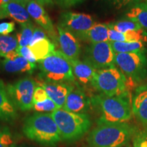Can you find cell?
<instances>
[{
	"label": "cell",
	"mask_w": 147,
	"mask_h": 147,
	"mask_svg": "<svg viewBox=\"0 0 147 147\" xmlns=\"http://www.w3.org/2000/svg\"><path fill=\"white\" fill-rule=\"evenodd\" d=\"M93 105L100 113L99 123H118L131 119L132 107L128 92L115 96L100 94L91 98Z\"/></svg>",
	"instance_id": "1"
},
{
	"label": "cell",
	"mask_w": 147,
	"mask_h": 147,
	"mask_svg": "<svg viewBox=\"0 0 147 147\" xmlns=\"http://www.w3.org/2000/svg\"><path fill=\"white\" fill-rule=\"evenodd\" d=\"M24 135L31 140L47 146H55L60 141L58 127L51 113H38L24 121Z\"/></svg>",
	"instance_id": "2"
},
{
	"label": "cell",
	"mask_w": 147,
	"mask_h": 147,
	"mask_svg": "<svg viewBox=\"0 0 147 147\" xmlns=\"http://www.w3.org/2000/svg\"><path fill=\"white\" fill-rule=\"evenodd\" d=\"M136 128L127 122L99 123L87 137L90 147H123L135 134Z\"/></svg>",
	"instance_id": "3"
},
{
	"label": "cell",
	"mask_w": 147,
	"mask_h": 147,
	"mask_svg": "<svg viewBox=\"0 0 147 147\" xmlns=\"http://www.w3.org/2000/svg\"><path fill=\"white\" fill-rule=\"evenodd\" d=\"M58 127L61 140L75 142L87 134L91 121L87 114L74 113L58 108L51 113Z\"/></svg>",
	"instance_id": "4"
},
{
	"label": "cell",
	"mask_w": 147,
	"mask_h": 147,
	"mask_svg": "<svg viewBox=\"0 0 147 147\" xmlns=\"http://www.w3.org/2000/svg\"><path fill=\"white\" fill-rule=\"evenodd\" d=\"M41 80L53 83H68L75 81L69 59L61 51H54L39 62Z\"/></svg>",
	"instance_id": "5"
},
{
	"label": "cell",
	"mask_w": 147,
	"mask_h": 147,
	"mask_svg": "<svg viewBox=\"0 0 147 147\" xmlns=\"http://www.w3.org/2000/svg\"><path fill=\"white\" fill-rule=\"evenodd\" d=\"M91 86L107 96H115L128 92V80L123 73L115 66L97 69Z\"/></svg>",
	"instance_id": "6"
},
{
	"label": "cell",
	"mask_w": 147,
	"mask_h": 147,
	"mask_svg": "<svg viewBox=\"0 0 147 147\" xmlns=\"http://www.w3.org/2000/svg\"><path fill=\"white\" fill-rule=\"evenodd\" d=\"M115 64L127 80L138 83L147 77L146 52L115 53Z\"/></svg>",
	"instance_id": "7"
},
{
	"label": "cell",
	"mask_w": 147,
	"mask_h": 147,
	"mask_svg": "<svg viewBox=\"0 0 147 147\" xmlns=\"http://www.w3.org/2000/svg\"><path fill=\"white\" fill-rule=\"evenodd\" d=\"M36 82L30 78H24L6 86L8 93L16 108L27 111L34 108V93Z\"/></svg>",
	"instance_id": "8"
},
{
	"label": "cell",
	"mask_w": 147,
	"mask_h": 147,
	"mask_svg": "<svg viewBox=\"0 0 147 147\" xmlns=\"http://www.w3.org/2000/svg\"><path fill=\"white\" fill-rule=\"evenodd\" d=\"M83 58L96 70L115 65V53L109 41L90 44L86 47Z\"/></svg>",
	"instance_id": "9"
},
{
	"label": "cell",
	"mask_w": 147,
	"mask_h": 147,
	"mask_svg": "<svg viewBox=\"0 0 147 147\" xmlns=\"http://www.w3.org/2000/svg\"><path fill=\"white\" fill-rule=\"evenodd\" d=\"M95 23L93 17L89 14L65 12L61 14L59 25L80 40Z\"/></svg>",
	"instance_id": "10"
},
{
	"label": "cell",
	"mask_w": 147,
	"mask_h": 147,
	"mask_svg": "<svg viewBox=\"0 0 147 147\" xmlns=\"http://www.w3.org/2000/svg\"><path fill=\"white\" fill-rule=\"evenodd\" d=\"M26 8L30 17L49 34L53 42H57V36L54 25L44 7L35 0H32L27 3Z\"/></svg>",
	"instance_id": "11"
},
{
	"label": "cell",
	"mask_w": 147,
	"mask_h": 147,
	"mask_svg": "<svg viewBox=\"0 0 147 147\" xmlns=\"http://www.w3.org/2000/svg\"><path fill=\"white\" fill-rule=\"evenodd\" d=\"M58 44L61 51L69 59H78L81 52L78 40L74 35L58 25Z\"/></svg>",
	"instance_id": "12"
},
{
	"label": "cell",
	"mask_w": 147,
	"mask_h": 147,
	"mask_svg": "<svg viewBox=\"0 0 147 147\" xmlns=\"http://www.w3.org/2000/svg\"><path fill=\"white\" fill-rule=\"evenodd\" d=\"M3 58L4 59L1 61V65L7 72L32 73L36 67V65L31 63L26 59L21 56L16 50L9 53Z\"/></svg>",
	"instance_id": "13"
},
{
	"label": "cell",
	"mask_w": 147,
	"mask_h": 147,
	"mask_svg": "<svg viewBox=\"0 0 147 147\" xmlns=\"http://www.w3.org/2000/svg\"><path fill=\"white\" fill-rule=\"evenodd\" d=\"M91 100L80 89H73L66 99L63 109L74 113L85 114L91 107Z\"/></svg>",
	"instance_id": "14"
},
{
	"label": "cell",
	"mask_w": 147,
	"mask_h": 147,
	"mask_svg": "<svg viewBox=\"0 0 147 147\" xmlns=\"http://www.w3.org/2000/svg\"><path fill=\"white\" fill-rule=\"evenodd\" d=\"M132 113L137 120L147 127V84L136 88L132 96Z\"/></svg>",
	"instance_id": "15"
},
{
	"label": "cell",
	"mask_w": 147,
	"mask_h": 147,
	"mask_svg": "<svg viewBox=\"0 0 147 147\" xmlns=\"http://www.w3.org/2000/svg\"><path fill=\"white\" fill-rule=\"evenodd\" d=\"M40 87L47 91L48 96L51 98L58 108H63L67 95L72 91L74 87L67 83H53L40 81L38 82Z\"/></svg>",
	"instance_id": "16"
},
{
	"label": "cell",
	"mask_w": 147,
	"mask_h": 147,
	"mask_svg": "<svg viewBox=\"0 0 147 147\" xmlns=\"http://www.w3.org/2000/svg\"><path fill=\"white\" fill-rule=\"evenodd\" d=\"M7 17L12 18L20 25L32 23L26 7L14 1L0 6V19Z\"/></svg>",
	"instance_id": "17"
},
{
	"label": "cell",
	"mask_w": 147,
	"mask_h": 147,
	"mask_svg": "<svg viewBox=\"0 0 147 147\" xmlns=\"http://www.w3.org/2000/svg\"><path fill=\"white\" fill-rule=\"evenodd\" d=\"M17 117V109L9 96L6 86L0 80V120L12 122Z\"/></svg>",
	"instance_id": "18"
},
{
	"label": "cell",
	"mask_w": 147,
	"mask_h": 147,
	"mask_svg": "<svg viewBox=\"0 0 147 147\" xmlns=\"http://www.w3.org/2000/svg\"><path fill=\"white\" fill-rule=\"evenodd\" d=\"M69 61L72 67L74 76L78 79V81L83 84H91L96 69L84 61L79 59H69Z\"/></svg>",
	"instance_id": "19"
},
{
	"label": "cell",
	"mask_w": 147,
	"mask_h": 147,
	"mask_svg": "<svg viewBox=\"0 0 147 147\" xmlns=\"http://www.w3.org/2000/svg\"><path fill=\"white\" fill-rule=\"evenodd\" d=\"M109 30L108 24L95 23L91 29L82 35L80 40L89 42L90 44L108 42L109 41Z\"/></svg>",
	"instance_id": "20"
},
{
	"label": "cell",
	"mask_w": 147,
	"mask_h": 147,
	"mask_svg": "<svg viewBox=\"0 0 147 147\" xmlns=\"http://www.w3.org/2000/svg\"><path fill=\"white\" fill-rule=\"evenodd\" d=\"M126 16L138 23L147 32V2H140L133 5L127 12Z\"/></svg>",
	"instance_id": "21"
},
{
	"label": "cell",
	"mask_w": 147,
	"mask_h": 147,
	"mask_svg": "<svg viewBox=\"0 0 147 147\" xmlns=\"http://www.w3.org/2000/svg\"><path fill=\"white\" fill-rule=\"evenodd\" d=\"M29 48L34 55L36 61L40 62L55 51V45L49 38H46Z\"/></svg>",
	"instance_id": "22"
},
{
	"label": "cell",
	"mask_w": 147,
	"mask_h": 147,
	"mask_svg": "<svg viewBox=\"0 0 147 147\" xmlns=\"http://www.w3.org/2000/svg\"><path fill=\"white\" fill-rule=\"evenodd\" d=\"M111 45L115 53L146 52L144 43L141 42H113Z\"/></svg>",
	"instance_id": "23"
},
{
	"label": "cell",
	"mask_w": 147,
	"mask_h": 147,
	"mask_svg": "<svg viewBox=\"0 0 147 147\" xmlns=\"http://www.w3.org/2000/svg\"><path fill=\"white\" fill-rule=\"evenodd\" d=\"M18 47L17 37L15 35L3 36L0 34V57H4L9 53L16 51Z\"/></svg>",
	"instance_id": "24"
},
{
	"label": "cell",
	"mask_w": 147,
	"mask_h": 147,
	"mask_svg": "<svg viewBox=\"0 0 147 147\" xmlns=\"http://www.w3.org/2000/svg\"><path fill=\"white\" fill-rule=\"evenodd\" d=\"M35 28L34 24L29 23L21 25V31L16 35L18 39V47H29L34 34Z\"/></svg>",
	"instance_id": "25"
},
{
	"label": "cell",
	"mask_w": 147,
	"mask_h": 147,
	"mask_svg": "<svg viewBox=\"0 0 147 147\" xmlns=\"http://www.w3.org/2000/svg\"><path fill=\"white\" fill-rule=\"evenodd\" d=\"M108 26L110 28L115 29L119 32L123 33V34L128 32L142 29V27L140 26L138 23L128 18L127 19L121 20V21H118L115 22V23L108 24Z\"/></svg>",
	"instance_id": "26"
},
{
	"label": "cell",
	"mask_w": 147,
	"mask_h": 147,
	"mask_svg": "<svg viewBox=\"0 0 147 147\" xmlns=\"http://www.w3.org/2000/svg\"><path fill=\"white\" fill-rule=\"evenodd\" d=\"M34 110H36L38 113H53L55 110L58 109V107L57 106L55 102L51 100V98H48L47 100L42 102L35 103L34 104Z\"/></svg>",
	"instance_id": "27"
},
{
	"label": "cell",
	"mask_w": 147,
	"mask_h": 147,
	"mask_svg": "<svg viewBox=\"0 0 147 147\" xmlns=\"http://www.w3.org/2000/svg\"><path fill=\"white\" fill-rule=\"evenodd\" d=\"M141 1L142 0H107L108 2L117 10H122L129 6L132 7L140 3Z\"/></svg>",
	"instance_id": "28"
},
{
	"label": "cell",
	"mask_w": 147,
	"mask_h": 147,
	"mask_svg": "<svg viewBox=\"0 0 147 147\" xmlns=\"http://www.w3.org/2000/svg\"><path fill=\"white\" fill-rule=\"evenodd\" d=\"M134 147H147V130L136 132L133 138Z\"/></svg>",
	"instance_id": "29"
},
{
	"label": "cell",
	"mask_w": 147,
	"mask_h": 147,
	"mask_svg": "<svg viewBox=\"0 0 147 147\" xmlns=\"http://www.w3.org/2000/svg\"><path fill=\"white\" fill-rule=\"evenodd\" d=\"M16 51L21 56L23 57L24 58L26 59L28 61L30 62L31 63L36 65V60L35 59L34 55L29 47H18L16 49Z\"/></svg>",
	"instance_id": "30"
},
{
	"label": "cell",
	"mask_w": 147,
	"mask_h": 147,
	"mask_svg": "<svg viewBox=\"0 0 147 147\" xmlns=\"http://www.w3.org/2000/svg\"><path fill=\"white\" fill-rule=\"evenodd\" d=\"M48 98H49V96H48L47 91L43 87L39 86V87H37L36 88L34 93V98H33L34 104L35 103L44 102Z\"/></svg>",
	"instance_id": "31"
},
{
	"label": "cell",
	"mask_w": 147,
	"mask_h": 147,
	"mask_svg": "<svg viewBox=\"0 0 147 147\" xmlns=\"http://www.w3.org/2000/svg\"><path fill=\"white\" fill-rule=\"evenodd\" d=\"M46 38H48V37H47V34H46L45 31H44V29L40 28V27H36L29 47L33 46L38 42L45 39Z\"/></svg>",
	"instance_id": "32"
},
{
	"label": "cell",
	"mask_w": 147,
	"mask_h": 147,
	"mask_svg": "<svg viewBox=\"0 0 147 147\" xmlns=\"http://www.w3.org/2000/svg\"><path fill=\"white\" fill-rule=\"evenodd\" d=\"M108 39L109 42H126L125 35L123 33H121L110 28L109 34H108Z\"/></svg>",
	"instance_id": "33"
},
{
	"label": "cell",
	"mask_w": 147,
	"mask_h": 147,
	"mask_svg": "<svg viewBox=\"0 0 147 147\" xmlns=\"http://www.w3.org/2000/svg\"><path fill=\"white\" fill-rule=\"evenodd\" d=\"M12 140L8 128L5 127L4 131L0 137V147H11Z\"/></svg>",
	"instance_id": "34"
},
{
	"label": "cell",
	"mask_w": 147,
	"mask_h": 147,
	"mask_svg": "<svg viewBox=\"0 0 147 147\" xmlns=\"http://www.w3.org/2000/svg\"><path fill=\"white\" fill-rule=\"evenodd\" d=\"M15 29V23L14 22H4L0 23V34L8 36Z\"/></svg>",
	"instance_id": "35"
},
{
	"label": "cell",
	"mask_w": 147,
	"mask_h": 147,
	"mask_svg": "<svg viewBox=\"0 0 147 147\" xmlns=\"http://www.w3.org/2000/svg\"><path fill=\"white\" fill-rule=\"evenodd\" d=\"M85 0H56V3L62 8H68L81 3Z\"/></svg>",
	"instance_id": "36"
},
{
	"label": "cell",
	"mask_w": 147,
	"mask_h": 147,
	"mask_svg": "<svg viewBox=\"0 0 147 147\" xmlns=\"http://www.w3.org/2000/svg\"><path fill=\"white\" fill-rule=\"evenodd\" d=\"M42 6H49L53 4V0H35Z\"/></svg>",
	"instance_id": "37"
},
{
	"label": "cell",
	"mask_w": 147,
	"mask_h": 147,
	"mask_svg": "<svg viewBox=\"0 0 147 147\" xmlns=\"http://www.w3.org/2000/svg\"><path fill=\"white\" fill-rule=\"evenodd\" d=\"M12 1H15V2H17L18 3H20L21 5H23V6L26 7L27 3H28L30 1H32V0H12Z\"/></svg>",
	"instance_id": "38"
},
{
	"label": "cell",
	"mask_w": 147,
	"mask_h": 147,
	"mask_svg": "<svg viewBox=\"0 0 147 147\" xmlns=\"http://www.w3.org/2000/svg\"><path fill=\"white\" fill-rule=\"evenodd\" d=\"M5 128V127H3L2 128L1 126H0V137L1 136V135H2V134L3 133V131H4Z\"/></svg>",
	"instance_id": "39"
},
{
	"label": "cell",
	"mask_w": 147,
	"mask_h": 147,
	"mask_svg": "<svg viewBox=\"0 0 147 147\" xmlns=\"http://www.w3.org/2000/svg\"><path fill=\"white\" fill-rule=\"evenodd\" d=\"M11 147H29V146H25V145H14V144H12Z\"/></svg>",
	"instance_id": "40"
},
{
	"label": "cell",
	"mask_w": 147,
	"mask_h": 147,
	"mask_svg": "<svg viewBox=\"0 0 147 147\" xmlns=\"http://www.w3.org/2000/svg\"><path fill=\"white\" fill-rule=\"evenodd\" d=\"M10 1H12V0H3V4H5V3L10 2Z\"/></svg>",
	"instance_id": "41"
},
{
	"label": "cell",
	"mask_w": 147,
	"mask_h": 147,
	"mask_svg": "<svg viewBox=\"0 0 147 147\" xmlns=\"http://www.w3.org/2000/svg\"><path fill=\"white\" fill-rule=\"evenodd\" d=\"M3 4V0H0V6H1Z\"/></svg>",
	"instance_id": "42"
},
{
	"label": "cell",
	"mask_w": 147,
	"mask_h": 147,
	"mask_svg": "<svg viewBox=\"0 0 147 147\" xmlns=\"http://www.w3.org/2000/svg\"><path fill=\"white\" fill-rule=\"evenodd\" d=\"M146 2H147V1H146Z\"/></svg>",
	"instance_id": "43"
}]
</instances>
